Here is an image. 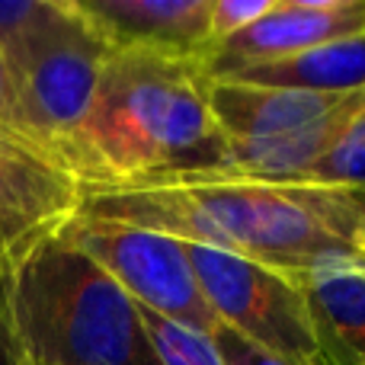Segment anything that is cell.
<instances>
[{"label":"cell","instance_id":"cell-1","mask_svg":"<svg viewBox=\"0 0 365 365\" xmlns=\"http://www.w3.org/2000/svg\"><path fill=\"white\" fill-rule=\"evenodd\" d=\"M77 215L215 247L298 276L340 253H365V189L212 173L135 189H93Z\"/></svg>","mask_w":365,"mask_h":365},{"label":"cell","instance_id":"cell-2","mask_svg":"<svg viewBox=\"0 0 365 365\" xmlns=\"http://www.w3.org/2000/svg\"><path fill=\"white\" fill-rule=\"evenodd\" d=\"M68 170L83 192L231 173L199 58L109 51Z\"/></svg>","mask_w":365,"mask_h":365},{"label":"cell","instance_id":"cell-3","mask_svg":"<svg viewBox=\"0 0 365 365\" xmlns=\"http://www.w3.org/2000/svg\"><path fill=\"white\" fill-rule=\"evenodd\" d=\"M6 298L29 365H160L141 308L61 231L6 269Z\"/></svg>","mask_w":365,"mask_h":365},{"label":"cell","instance_id":"cell-4","mask_svg":"<svg viewBox=\"0 0 365 365\" xmlns=\"http://www.w3.org/2000/svg\"><path fill=\"white\" fill-rule=\"evenodd\" d=\"M109 51L77 0H48L42 23L4 55L26 135L64 173Z\"/></svg>","mask_w":365,"mask_h":365},{"label":"cell","instance_id":"cell-5","mask_svg":"<svg viewBox=\"0 0 365 365\" xmlns=\"http://www.w3.org/2000/svg\"><path fill=\"white\" fill-rule=\"evenodd\" d=\"M208 103L225 132L231 173L302 180L327 154L349 115L365 103V90L311 93L240 81H208Z\"/></svg>","mask_w":365,"mask_h":365},{"label":"cell","instance_id":"cell-6","mask_svg":"<svg viewBox=\"0 0 365 365\" xmlns=\"http://www.w3.org/2000/svg\"><path fill=\"white\" fill-rule=\"evenodd\" d=\"M186 257L221 327L279 359L324 365L308 304L289 272L202 244H186Z\"/></svg>","mask_w":365,"mask_h":365},{"label":"cell","instance_id":"cell-7","mask_svg":"<svg viewBox=\"0 0 365 365\" xmlns=\"http://www.w3.org/2000/svg\"><path fill=\"white\" fill-rule=\"evenodd\" d=\"M61 234L103 266L138 308L208 336L221 330V321L208 308L189 266L182 240L90 215H74Z\"/></svg>","mask_w":365,"mask_h":365},{"label":"cell","instance_id":"cell-8","mask_svg":"<svg viewBox=\"0 0 365 365\" xmlns=\"http://www.w3.org/2000/svg\"><path fill=\"white\" fill-rule=\"evenodd\" d=\"M353 36H365V0H276L253 26L212 45L202 68L208 81H221L240 68L292 58Z\"/></svg>","mask_w":365,"mask_h":365},{"label":"cell","instance_id":"cell-9","mask_svg":"<svg viewBox=\"0 0 365 365\" xmlns=\"http://www.w3.org/2000/svg\"><path fill=\"white\" fill-rule=\"evenodd\" d=\"M83 189L42 154L0 138V269L16 266L81 208Z\"/></svg>","mask_w":365,"mask_h":365},{"label":"cell","instance_id":"cell-10","mask_svg":"<svg viewBox=\"0 0 365 365\" xmlns=\"http://www.w3.org/2000/svg\"><path fill=\"white\" fill-rule=\"evenodd\" d=\"M113 48L205 58L212 48V0H77Z\"/></svg>","mask_w":365,"mask_h":365},{"label":"cell","instance_id":"cell-11","mask_svg":"<svg viewBox=\"0 0 365 365\" xmlns=\"http://www.w3.org/2000/svg\"><path fill=\"white\" fill-rule=\"evenodd\" d=\"M308 304L324 365H365V253H340L292 276Z\"/></svg>","mask_w":365,"mask_h":365},{"label":"cell","instance_id":"cell-12","mask_svg":"<svg viewBox=\"0 0 365 365\" xmlns=\"http://www.w3.org/2000/svg\"><path fill=\"white\" fill-rule=\"evenodd\" d=\"M221 81L311 90V93H359L365 90V36L336 38V42L302 51V55L240 68Z\"/></svg>","mask_w":365,"mask_h":365},{"label":"cell","instance_id":"cell-13","mask_svg":"<svg viewBox=\"0 0 365 365\" xmlns=\"http://www.w3.org/2000/svg\"><path fill=\"white\" fill-rule=\"evenodd\" d=\"M302 180L343 189H365V103L349 115V122L327 148V154Z\"/></svg>","mask_w":365,"mask_h":365},{"label":"cell","instance_id":"cell-14","mask_svg":"<svg viewBox=\"0 0 365 365\" xmlns=\"http://www.w3.org/2000/svg\"><path fill=\"white\" fill-rule=\"evenodd\" d=\"M141 321H145L148 340H151L160 365H225L218 346H215V336L173 324L145 308H141Z\"/></svg>","mask_w":365,"mask_h":365},{"label":"cell","instance_id":"cell-15","mask_svg":"<svg viewBox=\"0 0 365 365\" xmlns=\"http://www.w3.org/2000/svg\"><path fill=\"white\" fill-rule=\"evenodd\" d=\"M272 4L276 0H212V19H208L212 23V45L253 26L259 16L269 13Z\"/></svg>","mask_w":365,"mask_h":365},{"label":"cell","instance_id":"cell-16","mask_svg":"<svg viewBox=\"0 0 365 365\" xmlns=\"http://www.w3.org/2000/svg\"><path fill=\"white\" fill-rule=\"evenodd\" d=\"M215 346H218L225 365H295L289 359H279V356L253 346L250 340H244L240 334H234V330H227V327H221L218 334H215Z\"/></svg>","mask_w":365,"mask_h":365},{"label":"cell","instance_id":"cell-17","mask_svg":"<svg viewBox=\"0 0 365 365\" xmlns=\"http://www.w3.org/2000/svg\"><path fill=\"white\" fill-rule=\"evenodd\" d=\"M0 138H10L16 145L29 148L36 151V145L29 141L26 135V125L19 119V106H16V93H13V81H10V71H6V61H4V51H0ZM38 154V151H36ZM48 160V158H45Z\"/></svg>","mask_w":365,"mask_h":365},{"label":"cell","instance_id":"cell-18","mask_svg":"<svg viewBox=\"0 0 365 365\" xmlns=\"http://www.w3.org/2000/svg\"><path fill=\"white\" fill-rule=\"evenodd\" d=\"M0 365H29L16 340V330H13L10 298H6V269H0Z\"/></svg>","mask_w":365,"mask_h":365}]
</instances>
